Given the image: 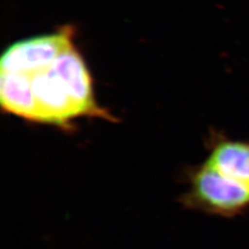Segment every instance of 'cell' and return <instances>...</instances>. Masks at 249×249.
<instances>
[{
    "mask_svg": "<svg viewBox=\"0 0 249 249\" xmlns=\"http://www.w3.org/2000/svg\"><path fill=\"white\" fill-rule=\"evenodd\" d=\"M73 36V29L66 26L53 34L16 42L3 52L0 72L33 76L44 71L52 66L62 52L74 45Z\"/></svg>",
    "mask_w": 249,
    "mask_h": 249,
    "instance_id": "2",
    "label": "cell"
},
{
    "mask_svg": "<svg viewBox=\"0 0 249 249\" xmlns=\"http://www.w3.org/2000/svg\"><path fill=\"white\" fill-rule=\"evenodd\" d=\"M0 102L3 110L28 121L38 122L30 75L0 72Z\"/></svg>",
    "mask_w": 249,
    "mask_h": 249,
    "instance_id": "6",
    "label": "cell"
},
{
    "mask_svg": "<svg viewBox=\"0 0 249 249\" xmlns=\"http://www.w3.org/2000/svg\"><path fill=\"white\" fill-rule=\"evenodd\" d=\"M205 163L222 175L249 185V140L214 135Z\"/></svg>",
    "mask_w": 249,
    "mask_h": 249,
    "instance_id": "5",
    "label": "cell"
},
{
    "mask_svg": "<svg viewBox=\"0 0 249 249\" xmlns=\"http://www.w3.org/2000/svg\"><path fill=\"white\" fill-rule=\"evenodd\" d=\"M183 204L222 217H235L249 210V185L222 175L204 163L193 170Z\"/></svg>",
    "mask_w": 249,
    "mask_h": 249,
    "instance_id": "1",
    "label": "cell"
},
{
    "mask_svg": "<svg viewBox=\"0 0 249 249\" xmlns=\"http://www.w3.org/2000/svg\"><path fill=\"white\" fill-rule=\"evenodd\" d=\"M50 69L65 87L80 116L102 118L115 122L111 114L98 105L93 95L91 76L75 45L62 52Z\"/></svg>",
    "mask_w": 249,
    "mask_h": 249,
    "instance_id": "3",
    "label": "cell"
},
{
    "mask_svg": "<svg viewBox=\"0 0 249 249\" xmlns=\"http://www.w3.org/2000/svg\"><path fill=\"white\" fill-rule=\"evenodd\" d=\"M38 122L67 127L80 116L77 107L56 75L48 68L31 76Z\"/></svg>",
    "mask_w": 249,
    "mask_h": 249,
    "instance_id": "4",
    "label": "cell"
}]
</instances>
